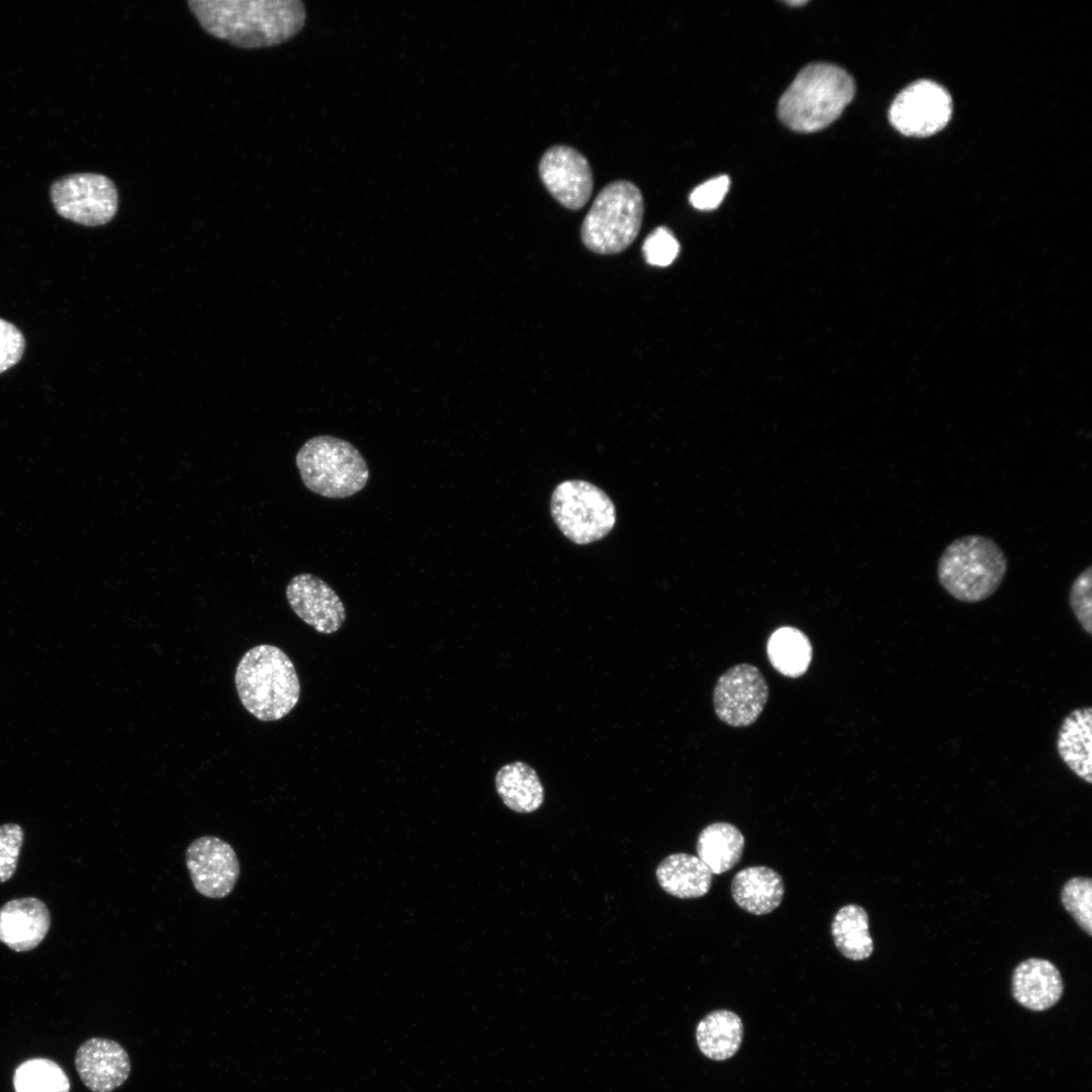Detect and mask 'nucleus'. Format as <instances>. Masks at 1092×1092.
<instances>
[{"label": "nucleus", "mask_w": 1092, "mask_h": 1092, "mask_svg": "<svg viewBox=\"0 0 1092 1092\" xmlns=\"http://www.w3.org/2000/svg\"><path fill=\"white\" fill-rule=\"evenodd\" d=\"M50 926L49 908L38 898L13 899L0 908V941L14 951L35 948Z\"/></svg>", "instance_id": "2eb2a0df"}, {"label": "nucleus", "mask_w": 1092, "mask_h": 1092, "mask_svg": "<svg viewBox=\"0 0 1092 1092\" xmlns=\"http://www.w3.org/2000/svg\"><path fill=\"white\" fill-rule=\"evenodd\" d=\"M806 3H807V1H803V0H801V1H788V4L795 5V6L804 5Z\"/></svg>", "instance_id": "2f4dec72"}, {"label": "nucleus", "mask_w": 1092, "mask_h": 1092, "mask_svg": "<svg viewBox=\"0 0 1092 1092\" xmlns=\"http://www.w3.org/2000/svg\"><path fill=\"white\" fill-rule=\"evenodd\" d=\"M1092 709L1090 706L1072 710L1063 719L1056 740L1059 757L1079 779L1092 784Z\"/></svg>", "instance_id": "f3484780"}, {"label": "nucleus", "mask_w": 1092, "mask_h": 1092, "mask_svg": "<svg viewBox=\"0 0 1092 1092\" xmlns=\"http://www.w3.org/2000/svg\"><path fill=\"white\" fill-rule=\"evenodd\" d=\"M1011 990L1019 1005L1032 1011H1044L1062 998L1064 984L1060 971L1053 963L1031 958L1014 969Z\"/></svg>", "instance_id": "dca6fc26"}, {"label": "nucleus", "mask_w": 1092, "mask_h": 1092, "mask_svg": "<svg viewBox=\"0 0 1092 1092\" xmlns=\"http://www.w3.org/2000/svg\"><path fill=\"white\" fill-rule=\"evenodd\" d=\"M494 785L504 804L518 813H532L543 803L544 789L535 769L523 761L502 766Z\"/></svg>", "instance_id": "aec40b11"}, {"label": "nucleus", "mask_w": 1092, "mask_h": 1092, "mask_svg": "<svg viewBox=\"0 0 1092 1092\" xmlns=\"http://www.w3.org/2000/svg\"><path fill=\"white\" fill-rule=\"evenodd\" d=\"M744 845V836L735 825L715 822L700 832L696 849L698 857L712 874L720 875L739 862Z\"/></svg>", "instance_id": "412c9836"}, {"label": "nucleus", "mask_w": 1092, "mask_h": 1092, "mask_svg": "<svg viewBox=\"0 0 1092 1092\" xmlns=\"http://www.w3.org/2000/svg\"><path fill=\"white\" fill-rule=\"evenodd\" d=\"M700 1051L709 1059L723 1061L733 1057L743 1037L740 1017L729 1010H715L707 1014L696 1031Z\"/></svg>", "instance_id": "4be33fe9"}, {"label": "nucleus", "mask_w": 1092, "mask_h": 1092, "mask_svg": "<svg viewBox=\"0 0 1092 1092\" xmlns=\"http://www.w3.org/2000/svg\"><path fill=\"white\" fill-rule=\"evenodd\" d=\"M679 245L672 233L659 226L652 231L644 240L642 254L646 263L652 266L665 267L670 265L677 257Z\"/></svg>", "instance_id": "cd10ccee"}, {"label": "nucleus", "mask_w": 1092, "mask_h": 1092, "mask_svg": "<svg viewBox=\"0 0 1092 1092\" xmlns=\"http://www.w3.org/2000/svg\"><path fill=\"white\" fill-rule=\"evenodd\" d=\"M25 349V339L20 330L0 318V374L17 364Z\"/></svg>", "instance_id": "c756f323"}, {"label": "nucleus", "mask_w": 1092, "mask_h": 1092, "mask_svg": "<svg viewBox=\"0 0 1092 1092\" xmlns=\"http://www.w3.org/2000/svg\"><path fill=\"white\" fill-rule=\"evenodd\" d=\"M185 862L194 889L206 898H225L240 877L241 867L235 849L216 836L194 839L186 849Z\"/></svg>", "instance_id": "9b49d317"}, {"label": "nucleus", "mask_w": 1092, "mask_h": 1092, "mask_svg": "<svg viewBox=\"0 0 1092 1092\" xmlns=\"http://www.w3.org/2000/svg\"><path fill=\"white\" fill-rule=\"evenodd\" d=\"M1061 901L1077 924L1092 935V880L1074 877L1068 880L1061 892Z\"/></svg>", "instance_id": "a878e982"}, {"label": "nucleus", "mask_w": 1092, "mask_h": 1092, "mask_svg": "<svg viewBox=\"0 0 1092 1092\" xmlns=\"http://www.w3.org/2000/svg\"><path fill=\"white\" fill-rule=\"evenodd\" d=\"M77 1073L92 1092H112L130 1074V1061L125 1049L115 1040L92 1037L85 1040L75 1056Z\"/></svg>", "instance_id": "4468645a"}, {"label": "nucleus", "mask_w": 1092, "mask_h": 1092, "mask_svg": "<svg viewBox=\"0 0 1092 1092\" xmlns=\"http://www.w3.org/2000/svg\"><path fill=\"white\" fill-rule=\"evenodd\" d=\"M189 9L210 35L243 49L279 44L303 27L299 0H189Z\"/></svg>", "instance_id": "f257e3e1"}, {"label": "nucleus", "mask_w": 1092, "mask_h": 1092, "mask_svg": "<svg viewBox=\"0 0 1092 1092\" xmlns=\"http://www.w3.org/2000/svg\"><path fill=\"white\" fill-rule=\"evenodd\" d=\"M655 876L666 893L680 899L703 897L713 880L712 872L698 856L684 852L664 857L657 866Z\"/></svg>", "instance_id": "6ab92c4d"}, {"label": "nucleus", "mask_w": 1092, "mask_h": 1092, "mask_svg": "<svg viewBox=\"0 0 1092 1092\" xmlns=\"http://www.w3.org/2000/svg\"><path fill=\"white\" fill-rule=\"evenodd\" d=\"M285 595L296 616L318 633H335L346 620L340 597L326 581L311 573L292 577Z\"/></svg>", "instance_id": "ddd939ff"}, {"label": "nucleus", "mask_w": 1092, "mask_h": 1092, "mask_svg": "<svg viewBox=\"0 0 1092 1092\" xmlns=\"http://www.w3.org/2000/svg\"><path fill=\"white\" fill-rule=\"evenodd\" d=\"M731 894L735 903L746 912L764 915L780 906L785 886L775 870L755 866L743 869L734 876Z\"/></svg>", "instance_id": "a211bd4d"}, {"label": "nucleus", "mask_w": 1092, "mask_h": 1092, "mask_svg": "<svg viewBox=\"0 0 1092 1092\" xmlns=\"http://www.w3.org/2000/svg\"><path fill=\"white\" fill-rule=\"evenodd\" d=\"M768 699V686L754 665L740 663L728 668L717 680L713 704L717 717L732 727L754 723Z\"/></svg>", "instance_id": "9d476101"}, {"label": "nucleus", "mask_w": 1092, "mask_h": 1092, "mask_svg": "<svg viewBox=\"0 0 1092 1092\" xmlns=\"http://www.w3.org/2000/svg\"><path fill=\"white\" fill-rule=\"evenodd\" d=\"M766 652L770 664L778 672L794 678L807 671L813 656L808 636L790 626L781 627L771 633Z\"/></svg>", "instance_id": "5701e85b"}, {"label": "nucleus", "mask_w": 1092, "mask_h": 1092, "mask_svg": "<svg viewBox=\"0 0 1092 1092\" xmlns=\"http://www.w3.org/2000/svg\"><path fill=\"white\" fill-rule=\"evenodd\" d=\"M295 463L304 486L324 497L346 498L361 491L369 479V467L350 442L321 435L298 450Z\"/></svg>", "instance_id": "39448f33"}, {"label": "nucleus", "mask_w": 1092, "mask_h": 1092, "mask_svg": "<svg viewBox=\"0 0 1092 1092\" xmlns=\"http://www.w3.org/2000/svg\"><path fill=\"white\" fill-rule=\"evenodd\" d=\"M53 205L62 217L87 226L110 221L118 207V193L106 176L77 173L56 180L50 190Z\"/></svg>", "instance_id": "6e6552de"}, {"label": "nucleus", "mask_w": 1092, "mask_h": 1092, "mask_svg": "<svg viewBox=\"0 0 1092 1092\" xmlns=\"http://www.w3.org/2000/svg\"><path fill=\"white\" fill-rule=\"evenodd\" d=\"M235 682L243 706L261 721L285 717L300 696L294 664L274 645L261 644L248 650L237 666Z\"/></svg>", "instance_id": "f03ea898"}, {"label": "nucleus", "mask_w": 1092, "mask_h": 1092, "mask_svg": "<svg viewBox=\"0 0 1092 1092\" xmlns=\"http://www.w3.org/2000/svg\"><path fill=\"white\" fill-rule=\"evenodd\" d=\"M1092 566L1084 569L1072 582L1069 606L1084 632L1092 635Z\"/></svg>", "instance_id": "bb28decb"}, {"label": "nucleus", "mask_w": 1092, "mask_h": 1092, "mask_svg": "<svg viewBox=\"0 0 1092 1092\" xmlns=\"http://www.w3.org/2000/svg\"><path fill=\"white\" fill-rule=\"evenodd\" d=\"M1008 567L1001 547L990 537L966 535L950 542L936 567L939 584L954 600L976 604L993 596Z\"/></svg>", "instance_id": "20e7f679"}, {"label": "nucleus", "mask_w": 1092, "mask_h": 1092, "mask_svg": "<svg viewBox=\"0 0 1092 1092\" xmlns=\"http://www.w3.org/2000/svg\"><path fill=\"white\" fill-rule=\"evenodd\" d=\"M730 186L726 175L710 179L697 186L690 194L691 204L701 210L716 208L725 197Z\"/></svg>", "instance_id": "7c9ffc66"}, {"label": "nucleus", "mask_w": 1092, "mask_h": 1092, "mask_svg": "<svg viewBox=\"0 0 1092 1092\" xmlns=\"http://www.w3.org/2000/svg\"><path fill=\"white\" fill-rule=\"evenodd\" d=\"M23 837V829L16 823L0 826V883L7 882L14 875Z\"/></svg>", "instance_id": "c85d7f7f"}, {"label": "nucleus", "mask_w": 1092, "mask_h": 1092, "mask_svg": "<svg viewBox=\"0 0 1092 1092\" xmlns=\"http://www.w3.org/2000/svg\"><path fill=\"white\" fill-rule=\"evenodd\" d=\"M15 1092H70V1080L54 1061L33 1058L17 1066L13 1076Z\"/></svg>", "instance_id": "393cba45"}, {"label": "nucleus", "mask_w": 1092, "mask_h": 1092, "mask_svg": "<svg viewBox=\"0 0 1092 1092\" xmlns=\"http://www.w3.org/2000/svg\"><path fill=\"white\" fill-rule=\"evenodd\" d=\"M550 512L561 533L577 545L602 540L616 524V509L610 496L580 479L562 481L554 488Z\"/></svg>", "instance_id": "0eeeda50"}, {"label": "nucleus", "mask_w": 1092, "mask_h": 1092, "mask_svg": "<svg viewBox=\"0 0 1092 1092\" xmlns=\"http://www.w3.org/2000/svg\"><path fill=\"white\" fill-rule=\"evenodd\" d=\"M539 175L548 192L568 209H580L592 195L594 178L589 163L571 147L549 148L539 162Z\"/></svg>", "instance_id": "f8f14e48"}, {"label": "nucleus", "mask_w": 1092, "mask_h": 1092, "mask_svg": "<svg viewBox=\"0 0 1092 1092\" xmlns=\"http://www.w3.org/2000/svg\"><path fill=\"white\" fill-rule=\"evenodd\" d=\"M644 214L640 189L627 180L607 184L595 198L580 230L584 246L601 255L618 254L637 238Z\"/></svg>", "instance_id": "423d86ee"}, {"label": "nucleus", "mask_w": 1092, "mask_h": 1092, "mask_svg": "<svg viewBox=\"0 0 1092 1092\" xmlns=\"http://www.w3.org/2000/svg\"><path fill=\"white\" fill-rule=\"evenodd\" d=\"M831 934L839 952L851 961L868 959L874 950L869 932V916L859 905L847 904L834 915Z\"/></svg>", "instance_id": "b1692460"}, {"label": "nucleus", "mask_w": 1092, "mask_h": 1092, "mask_svg": "<svg viewBox=\"0 0 1092 1092\" xmlns=\"http://www.w3.org/2000/svg\"><path fill=\"white\" fill-rule=\"evenodd\" d=\"M952 114L948 92L930 80H919L905 87L889 110L892 126L907 136H928L941 130Z\"/></svg>", "instance_id": "1a4fd4ad"}, {"label": "nucleus", "mask_w": 1092, "mask_h": 1092, "mask_svg": "<svg viewBox=\"0 0 1092 1092\" xmlns=\"http://www.w3.org/2000/svg\"><path fill=\"white\" fill-rule=\"evenodd\" d=\"M854 92L853 79L843 69L825 63L811 64L799 72L782 95L779 117L793 130L817 131L839 117Z\"/></svg>", "instance_id": "7ed1b4c3"}]
</instances>
